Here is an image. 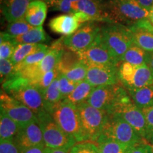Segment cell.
Instances as JSON below:
<instances>
[{
	"label": "cell",
	"mask_w": 153,
	"mask_h": 153,
	"mask_svg": "<svg viewBox=\"0 0 153 153\" xmlns=\"http://www.w3.org/2000/svg\"><path fill=\"white\" fill-rule=\"evenodd\" d=\"M2 90L27 106L36 116L45 111L43 94L30 80L15 74L11 79L2 84Z\"/></svg>",
	"instance_id": "obj_1"
},
{
	"label": "cell",
	"mask_w": 153,
	"mask_h": 153,
	"mask_svg": "<svg viewBox=\"0 0 153 153\" xmlns=\"http://www.w3.org/2000/svg\"><path fill=\"white\" fill-rule=\"evenodd\" d=\"M105 12L109 24L133 26L140 21L148 19L149 11L136 0H109L104 4Z\"/></svg>",
	"instance_id": "obj_2"
},
{
	"label": "cell",
	"mask_w": 153,
	"mask_h": 153,
	"mask_svg": "<svg viewBox=\"0 0 153 153\" xmlns=\"http://www.w3.org/2000/svg\"><path fill=\"white\" fill-rule=\"evenodd\" d=\"M51 115L59 127L76 141H87L77 107L68 99H64L53 108Z\"/></svg>",
	"instance_id": "obj_3"
},
{
	"label": "cell",
	"mask_w": 153,
	"mask_h": 153,
	"mask_svg": "<svg viewBox=\"0 0 153 153\" xmlns=\"http://www.w3.org/2000/svg\"><path fill=\"white\" fill-rule=\"evenodd\" d=\"M99 41L118 63L120 58L133 45L128 27L118 24H108L101 28Z\"/></svg>",
	"instance_id": "obj_4"
},
{
	"label": "cell",
	"mask_w": 153,
	"mask_h": 153,
	"mask_svg": "<svg viewBox=\"0 0 153 153\" xmlns=\"http://www.w3.org/2000/svg\"><path fill=\"white\" fill-rule=\"evenodd\" d=\"M104 141H114L130 146H135L145 140L123 118L115 115H108L103 131L95 143Z\"/></svg>",
	"instance_id": "obj_5"
},
{
	"label": "cell",
	"mask_w": 153,
	"mask_h": 153,
	"mask_svg": "<svg viewBox=\"0 0 153 153\" xmlns=\"http://www.w3.org/2000/svg\"><path fill=\"white\" fill-rule=\"evenodd\" d=\"M36 117L43 133L45 148L70 150L76 143L73 137L59 127L51 114L45 110Z\"/></svg>",
	"instance_id": "obj_6"
},
{
	"label": "cell",
	"mask_w": 153,
	"mask_h": 153,
	"mask_svg": "<svg viewBox=\"0 0 153 153\" xmlns=\"http://www.w3.org/2000/svg\"><path fill=\"white\" fill-rule=\"evenodd\" d=\"M108 115H115L123 118L145 140L147 128L144 114L132 100L128 91L120 97Z\"/></svg>",
	"instance_id": "obj_7"
},
{
	"label": "cell",
	"mask_w": 153,
	"mask_h": 153,
	"mask_svg": "<svg viewBox=\"0 0 153 153\" xmlns=\"http://www.w3.org/2000/svg\"><path fill=\"white\" fill-rule=\"evenodd\" d=\"M87 141L95 143L108 120L106 111L91 106L87 102L76 106Z\"/></svg>",
	"instance_id": "obj_8"
},
{
	"label": "cell",
	"mask_w": 153,
	"mask_h": 153,
	"mask_svg": "<svg viewBox=\"0 0 153 153\" xmlns=\"http://www.w3.org/2000/svg\"><path fill=\"white\" fill-rule=\"evenodd\" d=\"M126 91L127 90L120 82L114 85L95 87L86 102L96 108L106 111L108 114Z\"/></svg>",
	"instance_id": "obj_9"
},
{
	"label": "cell",
	"mask_w": 153,
	"mask_h": 153,
	"mask_svg": "<svg viewBox=\"0 0 153 153\" xmlns=\"http://www.w3.org/2000/svg\"><path fill=\"white\" fill-rule=\"evenodd\" d=\"M0 109L21 128L37 120L35 114L30 108L12 98L2 89L0 95Z\"/></svg>",
	"instance_id": "obj_10"
},
{
	"label": "cell",
	"mask_w": 153,
	"mask_h": 153,
	"mask_svg": "<svg viewBox=\"0 0 153 153\" xmlns=\"http://www.w3.org/2000/svg\"><path fill=\"white\" fill-rule=\"evenodd\" d=\"M100 30L101 28L99 26L89 23L72 35L63 37V44L76 52L85 51L96 43Z\"/></svg>",
	"instance_id": "obj_11"
},
{
	"label": "cell",
	"mask_w": 153,
	"mask_h": 153,
	"mask_svg": "<svg viewBox=\"0 0 153 153\" xmlns=\"http://www.w3.org/2000/svg\"><path fill=\"white\" fill-rule=\"evenodd\" d=\"M14 142L22 153L35 147H45L43 133L38 119L21 128Z\"/></svg>",
	"instance_id": "obj_12"
},
{
	"label": "cell",
	"mask_w": 153,
	"mask_h": 153,
	"mask_svg": "<svg viewBox=\"0 0 153 153\" xmlns=\"http://www.w3.org/2000/svg\"><path fill=\"white\" fill-rule=\"evenodd\" d=\"M99 36L92 46L85 51L78 52L82 61L87 65L118 67L119 63L100 43Z\"/></svg>",
	"instance_id": "obj_13"
},
{
	"label": "cell",
	"mask_w": 153,
	"mask_h": 153,
	"mask_svg": "<svg viewBox=\"0 0 153 153\" xmlns=\"http://www.w3.org/2000/svg\"><path fill=\"white\" fill-rule=\"evenodd\" d=\"M86 80L93 87L114 85L120 83L118 67L87 65Z\"/></svg>",
	"instance_id": "obj_14"
},
{
	"label": "cell",
	"mask_w": 153,
	"mask_h": 153,
	"mask_svg": "<svg viewBox=\"0 0 153 153\" xmlns=\"http://www.w3.org/2000/svg\"><path fill=\"white\" fill-rule=\"evenodd\" d=\"M128 28L134 45L145 52L153 53V25L148 19L140 21Z\"/></svg>",
	"instance_id": "obj_15"
},
{
	"label": "cell",
	"mask_w": 153,
	"mask_h": 153,
	"mask_svg": "<svg viewBox=\"0 0 153 153\" xmlns=\"http://www.w3.org/2000/svg\"><path fill=\"white\" fill-rule=\"evenodd\" d=\"M49 28L55 33L68 36L81 28V25L74 14H64L50 21Z\"/></svg>",
	"instance_id": "obj_16"
},
{
	"label": "cell",
	"mask_w": 153,
	"mask_h": 153,
	"mask_svg": "<svg viewBox=\"0 0 153 153\" xmlns=\"http://www.w3.org/2000/svg\"><path fill=\"white\" fill-rule=\"evenodd\" d=\"M33 0H1V13L9 23L25 19L29 4Z\"/></svg>",
	"instance_id": "obj_17"
},
{
	"label": "cell",
	"mask_w": 153,
	"mask_h": 153,
	"mask_svg": "<svg viewBox=\"0 0 153 153\" xmlns=\"http://www.w3.org/2000/svg\"><path fill=\"white\" fill-rule=\"evenodd\" d=\"M65 45L63 44V37L55 41L50 46V51L45 57L38 64L40 72L42 74L51 71L57 68L60 60Z\"/></svg>",
	"instance_id": "obj_18"
},
{
	"label": "cell",
	"mask_w": 153,
	"mask_h": 153,
	"mask_svg": "<svg viewBox=\"0 0 153 153\" xmlns=\"http://www.w3.org/2000/svg\"><path fill=\"white\" fill-rule=\"evenodd\" d=\"M78 11L89 16L93 22H104L109 24L105 12L104 4L100 0H79L77 3Z\"/></svg>",
	"instance_id": "obj_19"
},
{
	"label": "cell",
	"mask_w": 153,
	"mask_h": 153,
	"mask_svg": "<svg viewBox=\"0 0 153 153\" xmlns=\"http://www.w3.org/2000/svg\"><path fill=\"white\" fill-rule=\"evenodd\" d=\"M46 3L41 0H33L28 5L25 19L32 27H40L44 23L47 16Z\"/></svg>",
	"instance_id": "obj_20"
},
{
	"label": "cell",
	"mask_w": 153,
	"mask_h": 153,
	"mask_svg": "<svg viewBox=\"0 0 153 153\" xmlns=\"http://www.w3.org/2000/svg\"><path fill=\"white\" fill-rule=\"evenodd\" d=\"M151 85H153V74L147 63H145L140 66H136L133 78L125 88L126 90H130Z\"/></svg>",
	"instance_id": "obj_21"
},
{
	"label": "cell",
	"mask_w": 153,
	"mask_h": 153,
	"mask_svg": "<svg viewBox=\"0 0 153 153\" xmlns=\"http://www.w3.org/2000/svg\"><path fill=\"white\" fill-rule=\"evenodd\" d=\"M127 91L133 102L140 109L153 106V85Z\"/></svg>",
	"instance_id": "obj_22"
},
{
	"label": "cell",
	"mask_w": 153,
	"mask_h": 153,
	"mask_svg": "<svg viewBox=\"0 0 153 153\" xmlns=\"http://www.w3.org/2000/svg\"><path fill=\"white\" fill-rule=\"evenodd\" d=\"M83 62L79 53L64 47L60 60L57 65V69L60 73L65 74L72 69Z\"/></svg>",
	"instance_id": "obj_23"
},
{
	"label": "cell",
	"mask_w": 153,
	"mask_h": 153,
	"mask_svg": "<svg viewBox=\"0 0 153 153\" xmlns=\"http://www.w3.org/2000/svg\"><path fill=\"white\" fill-rule=\"evenodd\" d=\"M21 127L4 113L0 114V141H14Z\"/></svg>",
	"instance_id": "obj_24"
},
{
	"label": "cell",
	"mask_w": 153,
	"mask_h": 153,
	"mask_svg": "<svg viewBox=\"0 0 153 153\" xmlns=\"http://www.w3.org/2000/svg\"><path fill=\"white\" fill-rule=\"evenodd\" d=\"M43 97L44 108L51 114L53 108L64 99L59 89L58 76L55 78L51 86L44 91Z\"/></svg>",
	"instance_id": "obj_25"
},
{
	"label": "cell",
	"mask_w": 153,
	"mask_h": 153,
	"mask_svg": "<svg viewBox=\"0 0 153 153\" xmlns=\"http://www.w3.org/2000/svg\"><path fill=\"white\" fill-rule=\"evenodd\" d=\"M15 39L18 44H42L47 42L49 37L42 26L33 28L27 33L16 36Z\"/></svg>",
	"instance_id": "obj_26"
},
{
	"label": "cell",
	"mask_w": 153,
	"mask_h": 153,
	"mask_svg": "<svg viewBox=\"0 0 153 153\" xmlns=\"http://www.w3.org/2000/svg\"><path fill=\"white\" fill-rule=\"evenodd\" d=\"M47 45L44 44H19L10 60L13 64L16 66L28 55L41 51Z\"/></svg>",
	"instance_id": "obj_27"
},
{
	"label": "cell",
	"mask_w": 153,
	"mask_h": 153,
	"mask_svg": "<svg viewBox=\"0 0 153 153\" xmlns=\"http://www.w3.org/2000/svg\"><path fill=\"white\" fill-rule=\"evenodd\" d=\"M94 88V87L85 79L79 82L74 90L65 99H68L70 102L77 106L87 101Z\"/></svg>",
	"instance_id": "obj_28"
},
{
	"label": "cell",
	"mask_w": 153,
	"mask_h": 153,
	"mask_svg": "<svg viewBox=\"0 0 153 153\" xmlns=\"http://www.w3.org/2000/svg\"><path fill=\"white\" fill-rule=\"evenodd\" d=\"M147 57L148 53L133 44L122 56L120 62H127L134 66H140L146 63Z\"/></svg>",
	"instance_id": "obj_29"
},
{
	"label": "cell",
	"mask_w": 153,
	"mask_h": 153,
	"mask_svg": "<svg viewBox=\"0 0 153 153\" xmlns=\"http://www.w3.org/2000/svg\"><path fill=\"white\" fill-rule=\"evenodd\" d=\"M18 45L14 36L9 35L6 32H1L0 41V60L11 59Z\"/></svg>",
	"instance_id": "obj_30"
},
{
	"label": "cell",
	"mask_w": 153,
	"mask_h": 153,
	"mask_svg": "<svg viewBox=\"0 0 153 153\" xmlns=\"http://www.w3.org/2000/svg\"><path fill=\"white\" fill-rule=\"evenodd\" d=\"M96 144L100 153H128L134 147L114 141H104Z\"/></svg>",
	"instance_id": "obj_31"
},
{
	"label": "cell",
	"mask_w": 153,
	"mask_h": 153,
	"mask_svg": "<svg viewBox=\"0 0 153 153\" xmlns=\"http://www.w3.org/2000/svg\"><path fill=\"white\" fill-rule=\"evenodd\" d=\"M49 51L50 46L47 45L46 47L44 48L43 49L41 50V51L28 55L22 62L19 63L16 66H15V72L19 71V70H22V69L26 68L27 66L34 65H37L38 63H40L44 57H45V55L48 53Z\"/></svg>",
	"instance_id": "obj_32"
},
{
	"label": "cell",
	"mask_w": 153,
	"mask_h": 153,
	"mask_svg": "<svg viewBox=\"0 0 153 153\" xmlns=\"http://www.w3.org/2000/svg\"><path fill=\"white\" fill-rule=\"evenodd\" d=\"M33 28V27H32L26 22V19H21V20L16 21V22L9 23L5 32L9 34V35L16 37V36L23 35V34L27 33L28 31H29Z\"/></svg>",
	"instance_id": "obj_33"
},
{
	"label": "cell",
	"mask_w": 153,
	"mask_h": 153,
	"mask_svg": "<svg viewBox=\"0 0 153 153\" xmlns=\"http://www.w3.org/2000/svg\"><path fill=\"white\" fill-rule=\"evenodd\" d=\"M87 70V65L83 62L64 74L70 81L79 83V82L86 79Z\"/></svg>",
	"instance_id": "obj_34"
},
{
	"label": "cell",
	"mask_w": 153,
	"mask_h": 153,
	"mask_svg": "<svg viewBox=\"0 0 153 153\" xmlns=\"http://www.w3.org/2000/svg\"><path fill=\"white\" fill-rule=\"evenodd\" d=\"M59 74H60V72L57 70V68L50 72H48L42 75L40 79L36 83L35 86L39 89L42 94H43L44 91L51 86L53 82L55 79V78L58 76Z\"/></svg>",
	"instance_id": "obj_35"
},
{
	"label": "cell",
	"mask_w": 153,
	"mask_h": 153,
	"mask_svg": "<svg viewBox=\"0 0 153 153\" xmlns=\"http://www.w3.org/2000/svg\"><path fill=\"white\" fill-rule=\"evenodd\" d=\"M15 73V65L10 59L0 60V75L1 84H4L11 79L14 76Z\"/></svg>",
	"instance_id": "obj_36"
},
{
	"label": "cell",
	"mask_w": 153,
	"mask_h": 153,
	"mask_svg": "<svg viewBox=\"0 0 153 153\" xmlns=\"http://www.w3.org/2000/svg\"><path fill=\"white\" fill-rule=\"evenodd\" d=\"M79 0H56L53 7L54 10L60 11L65 14L77 12V3Z\"/></svg>",
	"instance_id": "obj_37"
},
{
	"label": "cell",
	"mask_w": 153,
	"mask_h": 153,
	"mask_svg": "<svg viewBox=\"0 0 153 153\" xmlns=\"http://www.w3.org/2000/svg\"><path fill=\"white\" fill-rule=\"evenodd\" d=\"M59 89L63 98L65 99L74 90L78 83L70 81L64 74L60 73L58 76Z\"/></svg>",
	"instance_id": "obj_38"
},
{
	"label": "cell",
	"mask_w": 153,
	"mask_h": 153,
	"mask_svg": "<svg viewBox=\"0 0 153 153\" xmlns=\"http://www.w3.org/2000/svg\"><path fill=\"white\" fill-rule=\"evenodd\" d=\"M141 110L146 121L147 134L145 141L150 145H153V106L147 107Z\"/></svg>",
	"instance_id": "obj_39"
},
{
	"label": "cell",
	"mask_w": 153,
	"mask_h": 153,
	"mask_svg": "<svg viewBox=\"0 0 153 153\" xmlns=\"http://www.w3.org/2000/svg\"><path fill=\"white\" fill-rule=\"evenodd\" d=\"M70 153H100L98 146L90 141L76 143L70 150Z\"/></svg>",
	"instance_id": "obj_40"
},
{
	"label": "cell",
	"mask_w": 153,
	"mask_h": 153,
	"mask_svg": "<svg viewBox=\"0 0 153 153\" xmlns=\"http://www.w3.org/2000/svg\"><path fill=\"white\" fill-rule=\"evenodd\" d=\"M0 153H22L14 141H0Z\"/></svg>",
	"instance_id": "obj_41"
},
{
	"label": "cell",
	"mask_w": 153,
	"mask_h": 153,
	"mask_svg": "<svg viewBox=\"0 0 153 153\" xmlns=\"http://www.w3.org/2000/svg\"><path fill=\"white\" fill-rule=\"evenodd\" d=\"M128 153H153L152 145L145 141L134 146Z\"/></svg>",
	"instance_id": "obj_42"
},
{
	"label": "cell",
	"mask_w": 153,
	"mask_h": 153,
	"mask_svg": "<svg viewBox=\"0 0 153 153\" xmlns=\"http://www.w3.org/2000/svg\"><path fill=\"white\" fill-rule=\"evenodd\" d=\"M136 1L148 11H150L151 7L153 6V0H136Z\"/></svg>",
	"instance_id": "obj_43"
},
{
	"label": "cell",
	"mask_w": 153,
	"mask_h": 153,
	"mask_svg": "<svg viewBox=\"0 0 153 153\" xmlns=\"http://www.w3.org/2000/svg\"><path fill=\"white\" fill-rule=\"evenodd\" d=\"M22 153H45V147H35L28 149Z\"/></svg>",
	"instance_id": "obj_44"
},
{
	"label": "cell",
	"mask_w": 153,
	"mask_h": 153,
	"mask_svg": "<svg viewBox=\"0 0 153 153\" xmlns=\"http://www.w3.org/2000/svg\"><path fill=\"white\" fill-rule=\"evenodd\" d=\"M45 153H70V150L45 148Z\"/></svg>",
	"instance_id": "obj_45"
},
{
	"label": "cell",
	"mask_w": 153,
	"mask_h": 153,
	"mask_svg": "<svg viewBox=\"0 0 153 153\" xmlns=\"http://www.w3.org/2000/svg\"><path fill=\"white\" fill-rule=\"evenodd\" d=\"M146 63L153 74V53H148V57H147Z\"/></svg>",
	"instance_id": "obj_46"
},
{
	"label": "cell",
	"mask_w": 153,
	"mask_h": 153,
	"mask_svg": "<svg viewBox=\"0 0 153 153\" xmlns=\"http://www.w3.org/2000/svg\"><path fill=\"white\" fill-rule=\"evenodd\" d=\"M41 1H44V2L47 4V5L49 7H52L53 8V7H54V4L56 0H41Z\"/></svg>",
	"instance_id": "obj_47"
},
{
	"label": "cell",
	"mask_w": 153,
	"mask_h": 153,
	"mask_svg": "<svg viewBox=\"0 0 153 153\" xmlns=\"http://www.w3.org/2000/svg\"><path fill=\"white\" fill-rule=\"evenodd\" d=\"M148 19H149V21L151 22V24L153 25V6L151 7L150 11H149V16H148Z\"/></svg>",
	"instance_id": "obj_48"
},
{
	"label": "cell",
	"mask_w": 153,
	"mask_h": 153,
	"mask_svg": "<svg viewBox=\"0 0 153 153\" xmlns=\"http://www.w3.org/2000/svg\"><path fill=\"white\" fill-rule=\"evenodd\" d=\"M152 145V150H153V145Z\"/></svg>",
	"instance_id": "obj_49"
}]
</instances>
